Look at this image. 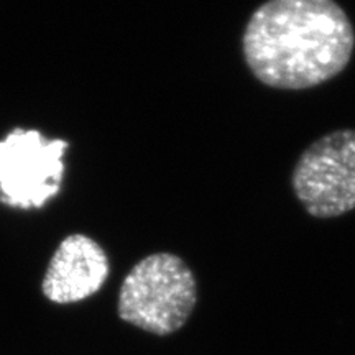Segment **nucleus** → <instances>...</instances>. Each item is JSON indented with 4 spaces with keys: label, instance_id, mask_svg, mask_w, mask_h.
Listing matches in <instances>:
<instances>
[{
    "label": "nucleus",
    "instance_id": "5",
    "mask_svg": "<svg viewBox=\"0 0 355 355\" xmlns=\"http://www.w3.org/2000/svg\"><path fill=\"white\" fill-rule=\"evenodd\" d=\"M109 272V257L101 243L89 235L71 234L53 254L42 291L53 303H79L104 286Z\"/></svg>",
    "mask_w": 355,
    "mask_h": 355
},
{
    "label": "nucleus",
    "instance_id": "3",
    "mask_svg": "<svg viewBox=\"0 0 355 355\" xmlns=\"http://www.w3.org/2000/svg\"><path fill=\"white\" fill-rule=\"evenodd\" d=\"M291 189L316 219L355 211V128H339L313 141L295 163Z\"/></svg>",
    "mask_w": 355,
    "mask_h": 355
},
{
    "label": "nucleus",
    "instance_id": "1",
    "mask_svg": "<svg viewBox=\"0 0 355 355\" xmlns=\"http://www.w3.org/2000/svg\"><path fill=\"white\" fill-rule=\"evenodd\" d=\"M354 51V24L336 0H266L242 33L248 71L279 91L331 81L347 68Z\"/></svg>",
    "mask_w": 355,
    "mask_h": 355
},
{
    "label": "nucleus",
    "instance_id": "4",
    "mask_svg": "<svg viewBox=\"0 0 355 355\" xmlns=\"http://www.w3.org/2000/svg\"><path fill=\"white\" fill-rule=\"evenodd\" d=\"M69 144L35 128H13L0 139V202L13 209H42L60 193Z\"/></svg>",
    "mask_w": 355,
    "mask_h": 355
},
{
    "label": "nucleus",
    "instance_id": "2",
    "mask_svg": "<svg viewBox=\"0 0 355 355\" xmlns=\"http://www.w3.org/2000/svg\"><path fill=\"white\" fill-rule=\"evenodd\" d=\"M198 304V282L180 255H146L123 278L117 313L122 321L165 337L183 329Z\"/></svg>",
    "mask_w": 355,
    "mask_h": 355
}]
</instances>
